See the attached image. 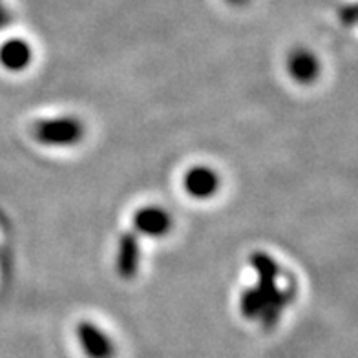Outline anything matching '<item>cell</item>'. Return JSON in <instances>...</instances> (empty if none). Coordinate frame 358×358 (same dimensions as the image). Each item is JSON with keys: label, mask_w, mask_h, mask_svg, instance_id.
Returning <instances> with one entry per match:
<instances>
[{"label": "cell", "mask_w": 358, "mask_h": 358, "mask_svg": "<svg viewBox=\"0 0 358 358\" xmlns=\"http://www.w3.org/2000/svg\"><path fill=\"white\" fill-rule=\"evenodd\" d=\"M85 127L76 117L44 119L35 124V141L46 146H71L83 139Z\"/></svg>", "instance_id": "1"}, {"label": "cell", "mask_w": 358, "mask_h": 358, "mask_svg": "<svg viewBox=\"0 0 358 358\" xmlns=\"http://www.w3.org/2000/svg\"><path fill=\"white\" fill-rule=\"evenodd\" d=\"M76 336L88 358H113L115 345L112 338H108V335L92 322H79Z\"/></svg>", "instance_id": "2"}, {"label": "cell", "mask_w": 358, "mask_h": 358, "mask_svg": "<svg viewBox=\"0 0 358 358\" xmlns=\"http://www.w3.org/2000/svg\"><path fill=\"white\" fill-rule=\"evenodd\" d=\"M185 190L194 199H208L220 189V176L208 166H194L183 179Z\"/></svg>", "instance_id": "3"}, {"label": "cell", "mask_w": 358, "mask_h": 358, "mask_svg": "<svg viewBox=\"0 0 358 358\" xmlns=\"http://www.w3.org/2000/svg\"><path fill=\"white\" fill-rule=\"evenodd\" d=\"M172 220L161 207H143L134 214V229L139 234L161 238L170 231Z\"/></svg>", "instance_id": "4"}, {"label": "cell", "mask_w": 358, "mask_h": 358, "mask_svg": "<svg viewBox=\"0 0 358 358\" xmlns=\"http://www.w3.org/2000/svg\"><path fill=\"white\" fill-rule=\"evenodd\" d=\"M250 265L255 267L256 274H258V291L259 294L264 296L265 303L271 302L274 298V294L280 291L276 287V278H278V264L274 262L273 258L265 252H255L250 256Z\"/></svg>", "instance_id": "5"}, {"label": "cell", "mask_w": 358, "mask_h": 358, "mask_svg": "<svg viewBox=\"0 0 358 358\" xmlns=\"http://www.w3.org/2000/svg\"><path fill=\"white\" fill-rule=\"evenodd\" d=\"M141 262V249H139V240L134 232H127L121 236L117 249V273L121 278L130 280L137 274Z\"/></svg>", "instance_id": "6"}, {"label": "cell", "mask_w": 358, "mask_h": 358, "mask_svg": "<svg viewBox=\"0 0 358 358\" xmlns=\"http://www.w3.org/2000/svg\"><path fill=\"white\" fill-rule=\"evenodd\" d=\"M287 70L291 77L300 85H311L315 83L318 73H320V62L307 50H296L289 55Z\"/></svg>", "instance_id": "7"}, {"label": "cell", "mask_w": 358, "mask_h": 358, "mask_svg": "<svg viewBox=\"0 0 358 358\" xmlns=\"http://www.w3.org/2000/svg\"><path fill=\"white\" fill-rule=\"evenodd\" d=\"M31 46L24 38H10L0 46V64L10 71H22L31 62Z\"/></svg>", "instance_id": "8"}, {"label": "cell", "mask_w": 358, "mask_h": 358, "mask_svg": "<svg viewBox=\"0 0 358 358\" xmlns=\"http://www.w3.org/2000/svg\"><path fill=\"white\" fill-rule=\"evenodd\" d=\"M265 307L264 296L259 294L258 289H247L243 294H241L240 300V313L241 316H245L247 320H252L256 316L262 315Z\"/></svg>", "instance_id": "9"}, {"label": "cell", "mask_w": 358, "mask_h": 358, "mask_svg": "<svg viewBox=\"0 0 358 358\" xmlns=\"http://www.w3.org/2000/svg\"><path fill=\"white\" fill-rule=\"evenodd\" d=\"M340 17H342V22L344 24H353L355 19H357V8H355V6L344 8L342 13H340Z\"/></svg>", "instance_id": "10"}, {"label": "cell", "mask_w": 358, "mask_h": 358, "mask_svg": "<svg viewBox=\"0 0 358 358\" xmlns=\"http://www.w3.org/2000/svg\"><path fill=\"white\" fill-rule=\"evenodd\" d=\"M225 2H229L231 6H236V8H241V6H245L249 0H225Z\"/></svg>", "instance_id": "11"}, {"label": "cell", "mask_w": 358, "mask_h": 358, "mask_svg": "<svg viewBox=\"0 0 358 358\" xmlns=\"http://www.w3.org/2000/svg\"><path fill=\"white\" fill-rule=\"evenodd\" d=\"M4 22H6V15L2 13V10H0V26H2Z\"/></svg>", "instance_id": "12"}]
</instances>
